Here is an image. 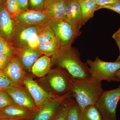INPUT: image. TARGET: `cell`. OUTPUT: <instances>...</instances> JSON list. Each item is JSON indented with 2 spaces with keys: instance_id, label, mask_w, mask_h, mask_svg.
I'll return each mask as SVG.
<instances>
[{
  "instance_id": "6da1fadb",
  "label": "cell",
  "mask_w": 120,
  "mask_h": 120,
  "mask_svg": "<svg viewBox=\"0 0 120 120\" xmlns=\"http://www.w3.org/2000/svg\"><path fill=\"white\" fill-rule=\"evenodd\" d=\"M51 58V68L64 69L76 80L91 79L88 65L82 62L79 52L71 45L61 47Z\"/></svg>"
},
{
  "instance_id": "7a4b0ae2",
  "label": "cell",
  "mask_w": 120,
  "mask_h": 120,
  "mask_svg": "<svg viewBox=\"0 0 120 120\" xmlns=\"http://www.w3.org/2000/svg\"><path fill=\"white\" fill-rule=\"evenodd\" d=\"M73 77L64 69L51 68L45 76L35 81L47 93L56 96L71 93Z\"/></svg>"
},
{
  "instance_id": "3957f363",
  "label": "cell",
  "mask_w": 120,
  "mask_h": 120,
  "mask_svg": "<svg viewBox=\"0 0 120 120\" xmlns=\"http://www.w3.org/2000/svg\"><path fill=\"white\" fill-rule=\"evenodd\" d=\"M101 82L94 80H76L73 79L71 94L79 105L82 112L90 105H95L104 91Z\"/></svg>"
},
{
  "instance_id": "277c9868",
  "label": "cell",
  "mask_w": 120,
  "mask_h": 120,
  "mask_svg": "<svg viewBox=\"0 0 120 120\" xmlns=\"http://www.w3.org/2000/svg\"><path fill=\"white\" fill-rule=\"evenodd\" d=\"M86 64L92 79L99 82H117L116 73L120 69V61L105 62L97 56L94 61L88 59Z\"/></svg>"
},
{
  "instance_id": "5b68a950",
  "label": "cell",
  "mask_w": 120,
  "mask_h": 120,
  "mask_svg": "<svg viewBox=\"0 0 120 120\" xmlns=\"http://www.w3.org/2000/svg\"><path fill=\"white\" fill-rule=\"evenodd\" d=\"M60 40L61 47L71 45L81 32L63 19L49 18L46 22Z\"/></svg>"
},
{
  "instance_id": "8992f818",
  "label": "cell",
  "mask_w": 120,
  "mask_h": 120,
  "mask_svg": "<svg viewBox=\"0 0 120 120\" xmlns=\"http://www.w3.org/2000/svg\"><path fill=\"white\" fill-rule=\"evenodd\" d=\"M120 100V85L118 88L104 91L95 105L104 120H117L116 109Z\"/></svg>"
},
{
  "instance_id": "52a82bcc",
  "label": "cell",
  "mask_w": 120,
  "mask_h": 120,
  "mask_svg": "<svg viewBox=\"0 0 120 120\" xmlns=\"http://www.w3.org/2000/svg\"><path fill=\"white\" fill-rule=\"evenodd\" d=\"M40 26H30L14 22V30L10 44L16 49L27 48L30 37L38 32Z\"/></svg>"
},
{
  "instance_id": "ba28073f",
  "label": "cell",
  "mask_w": 120,
  "mask_h": 120,
  "mask_svg": "<svg viewBox=\"0 0 120 120\" xmlns=\"http://www.w3.org/2000/svg\"><path fill=\"white\" fill-rule=\"evenodd\" d=\"M28 73L24 80L23 85L34 99L37 109L59 96L53 95L46 91Z\"/></svg>"
},
{
  "instance_id": "9c48e42d",
  "label": "cell",
  "mask_w": 120,
  "mask_h": 120,
  "mask_svg": "<svg viewBox=\"0 0 120 120\" xmlns=\"http://www.w3.org/2000/svg\"><path fill=\"white\" fill-rule=\"evenodd\" d=\"M72 97L71 93L54 99L37 109L26 120H52L66 99Z\"/></svg>"
},
{
  "instance_id": "30bf717a",
  "label": "cell",
  "mask_w": 120,
  "mask_h": 120,
  "mask_svg": "<svg viewBox=\"0 0 120 120\" xmlns=\"http://www.w3.org/2000/svg\"><path fill=\"white\" fill-rule=\"evenodd\" d=\"M3 90L9 94L16 105L31 111L37 110L34 99L26 87H8Z\"/></svg>"
},
{
  "instance_id": "8fae6325",
  "label": "cell",
  "mask_w": 120,
  "mask_h": 120,
  "mask_svg": "<svg viewBox=\"0 0 120 120\" xmlns=\"http://www.w3.org/2000/svg\"><path fill=\"white\" fill-rule=\"evenodd\" d=\"M2 71L15 84L19 86L24 87V81L28 73L24 70L16 55L12 58Z\"/></svg>"
},
{
  "instance_id": "7c38bea8",
  "label": "cell",
  "mask_w": 120,
  "mask_h": 120,
  "mask_svg": "<svg viewBox=\"0 0 120 120\" xmlns=\"http://www.w3.org/2000/svg\"><path fill=\"white\" fill-rule=\"evenodd\" d=\"M62 19L80 30L84 24L81 7L78 1L68 0Z\"/></svg>"
},
{
  "instance_id": "4fadbf2b",
  "label": "cell",
  "mask_w": 120,
  "mask_h": 120,
  "mask_svg": "<svg viewBox=\"0 0 120 120\" xmlns=\"http://www.w3.org/2000/svg\"><path fill=\"white\" fill-rule=\"evenodd\" d=\"M49 19L42 11L28 9L23 11L20 15L13 19L14 22L34 26H40Z\"/></svg>"
},
{
  "instance_id": "5bb4252c",
  "label": "cell",
  "mask_w": 120,
  "mask_h": 120,
  "mask_svg": "<svg viewBox=\"0 0 120 120\" xmlns=\"http://www.w3.org/2000/svg\"><path fill=\"white\" fill-rule=\"evenodd\" d=\"M15 49L16 56L19 59L24 70L26 73H31V68L33 65L43 54L36 49L30 48Z\"/></svg>"
},
{
  "instance_id": "9a60e30c",
  "label": "cell",
  "mask_w": 120,
  "mask_h": 120,
  "mask_svg": "<svg viewBox=\"0 0 120 120\" xmlns=\"http://www.w3.org/2000/svg\"><path fill=\"white\" fill-rule=\"evenodd\" d=\"M14 27V21L5 8L0 5V35L3 39L10 43Z\"/></svg>"
},
{
  "instance_id": "2e32d148",
  "label": "cell",
  "mask_w": 120,
  "mask_h": 120,
  "mask_svg": "<svg viewBox=\"0 0 120 120\" xmlns=\"http://www.w3.org/2000/svg\"><path fill=\"white\" fill-rule=\"evenodd\" d=\"M68 0H45L42 11L49 18L62 19Z\"/></svg>"
},
{
  "instance_id": "e0dca14e",
  "label": "cell",
  "mask_w": 120,
  "mask_h": 120,
  "mask_svg": "<svg viewBox=\"0 0 120 120\" xmlns=\"http://www.w3.org/2000/svg\"><path fill=\"white\" fill-rule=\"evenodd\" d=\"M34 112L15 104L0 110V116L1 118L26 120Z\"/></svg>"
},
{
  "instance_id": "ac0fdd59",
  "label": "cell",
  "mask_w": 120,
  "mask_h": 120,
  "mask_svg": "<svg viewBox=\"0 0 120 120\" xmlns=\"http://www.w3.org/2000/svg\"><path fill=\"white\" fill-rule=\"evenodd\" d=\"M51 69V57L43 55L33 65L31 68V74L38 78H41L48 74Z\"/></svg>"
},
{
  "instance_id": "d6986e66",
  "label": "cell",
  "mask_w": 120,
  "mask_h": 120,
  "mask_svg": "<svg viewBox=\"0 0 120 120\" xmlns=\"http://www.w3.org/2000/svg\"><path fill=\"white\" fill-rule=\"evenodd\" d=\"M60 47V40L56 37L52 41L39 44L35 49L43 55L51 57Z\"/></svg>"
},
{
  "instance_id": "ffe728a7",
  "label": "cell",
  "mask_w": 120,
  "mask_h": 120,
  "mask_svg": "<svg viewBox=\"0 0 120 120\" xmlns=\"http://www.w3.org/2000/svg\"><path fill=\"white\" fill-rule=\"evenodd\" d=\"M82 10L84 25L90 19L94 17L98 6L94 0H83L78 1Z\"/></svg>"
},
{
  "instance_id": "44dd1931",
  "label": "cell",
  "mask_w": 120,
  "mask_h": 120,
  "mask_svg": "<svg viewBox=\"0 0 120 120\" xmlns=\"http://www.w3.org/2000/svg\"><path fill=\"white\" fill-rule=\"evenodd\" d=\"M82 120H104L95 105H90L82 112Z\"/></svg>"
},
{
  "instance_id": "7402d4cb",
  "label": "cell",
  "mask_w": 120,
  "mask_h": 120,
  "mask_svg": "<svg viewBox=\"0 0 120 120\" xmlns=\"http://www.w3.org/2000/svg\"><path fill=\"white\" fill-rule=\"evenodd\" d=\"M46 22L40 26V29L38 32L39 44L52 41L56 38L52 29Z\"/></svg>"
},
{
  "instance_id": "603a6c76",
  "label": "cell",
  "mask_w": 120,
  "mask_h": 120,
  "mask_svg": "<svg viewBox=\"0 0 120 120\" xmlns=\"http://www.w3.org/2000/svg\"><path fill=\"white\" fill-rule=\"evenodd\" d=\"M73 99L72 97L66 99L52 120H68L69 110Z\"/></svg>"
},
{
  "instance_id": "cb8c5ba5",
  "label": "cell",
  "mask_w": 120,
  "mask_h": 120,
  "mask_svg": "<svg viewBox=\"0 0 120 120\" xmlns=\"http://www.w3.org/2000/svg\"><path fill=\"white\" fill-rule=\"evenodd\" d=\"M4 6L12 19L17 17L23 11L20 7L17 0H7L5 2Z\"/></svg>"
},
{
  "instance_id": "d4e9b609",
  "label": "cell",
  "mask_w": 120,
  "mask_h": 120,
  "mask_svg": "<svg viewBox=\"0 0 120 120\" xmlns=\"http://www.w3.org/2000/svg\"><path fill=\"white\" fill-rule=\"evenodd\" d=\"M68 120H82V110L79 105L74 99L69 110Z\"/></svg>"
},
{
  "instance_id": "484cf974",
  "label": "cell",
  "mask_w": 120,
  "mask_h": 120,
  "mask_svg": "<svg viewBox=\"0 0 120 120\" xmlns=\"http://www.w3.org/2000/svg\"><path fill=\"white\" fill-rule=\"evenodd\" d=\"M0 54L12 58L16 55V52L10 43L2 38L0 40Z\"/></svg>"
},
{
  "instance_id": "4316f807",
  "label": "cell",
  "mask_w": 120,
  "mask_h": 120,
  "mask_svg": "<svg viewBox=\"0 0 120 120\" xmlns=\"http://www.w3.org/2000/svg\"><path fill=\"white\" fill-rule=\"evenodd\" d=\"M15 104L9 94L5 90L0 89V110Z\"/></svg>"
},
{
  "instance_id": "83f0119b",
  "label": "cell",
  "mask_w": 120,
  "mask_h": 120,
  "mask_svg": "<svg viewBox=\"0 0 120 120\" xmlns=\"http://www.w3.org/2000/svg\"><path fill=\"white\" fill-rule=\"evenodd\" d=\"M19 86L14 83L2 71H0V89Z\"/></svg>"
},
{
  "instance_id": "f1b7e54d",
  "label": "cell",
  "mask_w": 120,
  "mask_h": 120,
  "mask_svg": "<svg viewBox=\"0 0 120 120\" xmlns=\"http://www.w3.org/2000/svg\"><path fill=\"white\" fill-rule=\"evenodd\" d=\"M45 0H29L30 10L42 11Z\"/></svg>"
},
{
  "instance_id": "f546056e",
  "label": "cell",
  "mask_w": 120,
  "mask_h": 120,
  "mask_svg": "<svg viewBox=\"0 0 120 120\" xmlns=\"http://www.w3.org/2000/svg\"><path fill=\"white\" fill-rule=\"evenodd\" d=\"M39 44L38 32H37L32 34L30 37L27 43V48L35 49Z\"/></svg>"
},
{
  "instance_id": "4dcf8cb0",
  "label": "cell",
  "mask_w": 120,
  "mask_h": 120,
  "mask_svg": "<svg viewBox=\"0 0 120 120\" xmlns=\"http://www.w3.org/2000/svg\"><path fill=\"white\" fill-rule=\"evenodd\" d=\"M102 8H106L110 9L118 13L120 15V2H116L110 4L105 5L100 7L98 10Z\"/></svg>"
},
{
  "instance_id": "1f68e13d",
  "label": "cell",
  "mask_w": 120,
  "mask_h": 120,
  "mask_svg": "<svg viewBox=\"0 0 120 120\" xmlns=\"http://www.w3.org/2000/svg\"><path fill=\"white\" fill-rule=\"evenodd\" d=\"M11 58V57L0 54V71H2L5 68Z\"/></svg>"
},
{
  "instance_id": "d6a6232c",
  "label": "cell",
  "mask_w": 120,
  "mask_h": 120,
  "mask_svg": "<svg viewBox=\"0 0 120 120\" xmlns=\"http://www.w3.org/2000/svg\"><path fill=\"white\" fill-rule=\"evenodd\" d=\"M98 6V10L100 7L113 4L115 2H119L117 0H94Z\"/></svg>"
},
{
  "instance_id": "836d02e7",
  "label": "cell",
  "mask_w": 120,
  "mask_h": 120,
  "mask_svg": "<svg viewBox=\"0 0 120 120\" xmlns=\"http://www.w3.org/2000/svg\"><path fill=\"white\" fill-rule=\"evenodd\" d=\"M20 7L23 11H27L28 8L29 0H17Z\"/></svg>"
},
{
  "instance_id": "e575fe53",
  "label": "cell",
  "mask_w": 120,
  "mask_h": 120,
  "mask_svg": "<svg viewBox=\"0 0 120 120\" xmlns=\"http://www.w3.org/2000/svg\"><path fill=\"white\" fill-rule=\"evenodd\" d=\"M112 38L116 41V43L117 44V45L119 47V50H120V55L116 61H120V37H116V36H114L113 35Z\"/></svg>"
},
{
  "instance_id": "d590c367",
  "label": "cell",
  "mask_w": 120,
  "mask_h": 120,
  "mask_svg": "<svg viewBox=\"0 0 120 120\" xmlns=\"http://www.w3.org/2000/svg\"><path fill=\"white\" fill-rule=\"evenodd\" d=\"M116 76L117 82H120V69L116 72Z\"/></svg>"
},
{
  "instance_id": "8d00e7d4",
  "label": "cell",
  "mask_w": 120,
  "mask_h": 120,
  "mask_svg": "<svg viewBox=\"0 0 120 120\" xmlns=\"http://www.w3.org/2000/svg\"><path fill=\"white\" fill-rule=\"evenodd\" d=\"M113 35L114 36H116V37H120V27L118 30L115 32Z\"/></svg>"
},
{
  "instance_id": "74e56055",
  "label": "cell",
  "mask_w": 120,
  "mask_h": 120,
  "mask_svg": "<svg viewBox=\"0 0 120 120\" xmlns=\"http://www.w3.org/2000/svg\"><path fill=\"white\" fill-rule=\"evenodd\" d=\"M0 120H16V119H11V118H1V119Z\"/></svg>"
},
{
  "instance_id": "f35d334b",
  "label": "cell",
  "mask_w": 120,
  "mask_h": 120,
  "mask_svg": "<svg viewBox=\"0 0 120 120\" xmlns=\"http://www.w3.org/2000/svg\"><path fill=\"white\" fill-rule=\"evenodd\" d=\"M4 0H0V5H4Z\"/></svg>"
},
{
  "instance_id": "ab89813d",
  "label": "cell",
  "mask_w": 120,
  "mask_h": 120,
  "mask_svg": "<svg viewBox=\"0 0 120 120\" xmlns=\"http://www.w3.org/2000/svg\"><path fill=\"white\" fill-rule=\"evenodd\" d=\"M75 0L77 1H81L83 0Z\"/></svg>"
},
{
  "instance_id": "60d3db41",
  "label": "cell",
  "mask_w": 120,
  "mask_h": 120,
  "mask_svg": "<svg viewBox=\"0 0 120 120\" xmlns=\"http://www.w3.org/2000/svg\"><path fill=\"white\" fill-rule=\"evenodd\" d=\"M2 38H1V37L0 35V39H1Z\"/></svg>"
},
{
  "instance_id": "b9f144b4",
  "label": "cell",
  "mask_w": 120,
  "mask_h": 120,
  "mask_svg": "<svg viewBox=\"0 0 120 120\" xmlns=\"http://www.w3.org/2000/svg\"><path fill=\"white\" fill-rule=\"evenodd\" d=\"M117 0L119 2H120V0Z\"/></svg>"
},
{
  "instance_id": "7bdbcfd3",
  "label": "cell",
  "mask_w": 120,
  "mask_h": 120,
  "mask_svg": "<svg viewBox=\"0 0 120 120\" xmlns=\"http://www.w3.org/2000/svg\"><path fill=\"white\" fill-rule=\"evenodd\" d=\"M6 0H4V3H5V1H6Z\"/></svg>"
},
{
  "instance_id": "ee69618b",
  "label": "cell",
  "mask_w": 120,
  "mask_h": 120,
  "mask_svg": "<svg viewBox=\"0 0 120 120\" xmlns=\"http://www.w3.org/2000/svg\"><path fill=\"white\" fill-rule=\"evenodd\" d=\"M1 119V118L0 116V120Z\"/></svg>"
}]
</instances>
